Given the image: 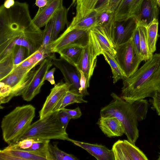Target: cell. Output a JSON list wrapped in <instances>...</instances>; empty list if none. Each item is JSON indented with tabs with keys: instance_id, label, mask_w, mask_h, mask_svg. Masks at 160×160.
<instances>
[{
	"instance_id": "9c48e42d",
	"label": "cell",
	"mask_w": 160,
	"mask_h": 160,
	"mask_svg": "<svg viewBox=\"0 0 160 160\" xmlns=\"http://www.w3.org/2000/svg\"><path fill=\"white\" fill-rule=\"evenodd\" d=\"M89 30H66L56 39L51 42L46 49L51 54L58 53L68 46L75 45L84 47L88 43Z\"/></svg>"
},
{
	"instance_id": "cb8c5ba5",
	"label": "cell",
	"mask_w": 160,
	"mask_h": 160,
	"mask_svg": "<svg viewBox=\"0 0 160 160\" xmlns=\"http://www.w3.org/2000/svg\"><path fill=\"white\" fill-rule=\"evenodd\" d=\"M70 7L66 8L63 6L55 15L51 42L58 38V34L68 24V14Z\"/></svg>"
},
{
	"instance_id": "c3c4849f",
	"label": "cell",
	"mask_w": 160,
	"mask_h": 160,
	"mask_svg": "<svg viewBox=\"0 0 160 160\" xmlns=\"http://www.w3.org/2000/svg\"><path fill=\"white\" fill-rule=\"evenodd\" d=\"M48 0H36L35 4L39 8L44 7L47 3Z\"/></svg>"
},
{
	"instance_id": "5bb4252c",
	"label": "cell",
	"mask_w": 160,
	"mask_h": 160,
	"mask_svg": "<svg viewBox=\"0 0 160 160\" xmlns=\"http://www.w3.org/2000/svg\"><path fill=\"white\" fill-rule=\"evenodd\" d=\"M137 25V21L133 18L126 21H115L112 40L115 48L130 39Z\"/></svg>"
},
{
	"instance_id": "d4e9b609",
	"label": "cell",
	"mask_w": 160,
	"mask_h": 160,
	"mask_svg": "<svg viewBox=\"0 0 160 160\" xmlns=\"http://www.w3.org/2000/svg\"><path fill=\"white\" fill-rule=\"evenodd\" d=\"M158 25V18H155L146 27L148 47L150 52L152 54L156 49V44L159 36Z\"/></svg>"
},
{
	"instance_id": "816d5d0a",
	"label": "cell",
	"mask_w": 160,
	"mask_h": 160,
	"mask_svg": "<svg viewBox=\"0 0 160 160\" xmlns=\"http://www.w3.org/2000/svg\"><path fill=\"white\" fill-rule=\"evenodd\" d=\"M158 160H160V154L159 156V157H158Z\"/></svg>"
},
{
	"instance_id": "3957f363",
	"label": "cell",
	"mask_w": 160,
	"mask_h": 160,
	"mask_svg": "<svg viewBox=\"0 0 160 160\" xmlns=\"http://www.w3.org/2000/svg\"><path fill=\"white\" fill-rule=\"evenodd\" d=\"M35 115V108L31 104L16 107L3 118L2 136L8 145L17 143L27 131Z\"/></svg>"
},
{
	"instance_id": "277c9868",
	"label": "cell",
	"mask_w": 160,
	"mask_h": 160,
	"mask_svg": "<svg viewBox=\"0 0 160 160\" xmlns=\"http://www.w3.org/2000/svg\"><path fill=\"white\" fill-rule=\"evenodd\" d=\"M112 101L101 110V117H114L122 123L128 140L134 144L139 137L138 122L132 103L127 102L112 92Z\"/></svg>"
},
{
	"instance_id": "60d3db41",
	"label": "cell",
	"mask_w": 160,
	"mask_h": 160,
	"mask_svg": "<svg viewBox=\"0 0 160 160\" xmlns=\"http://www.w3.org/2000/svg\"><path fill=\"white\" fill-rule=\"evenodd\" d=\"M152 98L153 106L158 114L160 116V90L156 91Z\"/></svg>"
},
{
	"instance_id": "7a4b0ae2",
	"label": "cell",
	"mask_w": 160,
	"mask_h": 160,
	"mask_svg": "<svg viewBox=\"0 0 160 160\" xmlns=\"http://www.w3.org/2000/svg\"><path fill=\"white\" fill-rule=\"evenodd\" d=\"M122 80L120 97L127 102L152 97L160 90V54H153L132 75Z\"/></svg>"
},
{
	"instance_id": "f907efd6",
	"label": "cell",
	"mask_w": 160,
	"mask_h": 160,
	"mask_svg": "<svg viewBox=\"0 0 160 160\" xmlns=\"http://www.w3.org/2000/svg\"><path fill=\"white\" fill-rule=\"evenodd\" d=\"M157 3L158 6L160 7V0H157Z\"/></svg>"
},
{
	"instance_id": "ffe728a7",
	"label": "cell",
	"mask_w": 160,
	"mask_h": 160,
	"mask_svg": "<svg viewBox=\"0 0 160 160\" xmlns=\"http://www.w3.org/2000/svg\"><path fill=\"white\" fill-rule=\"evenodd\" d=\"M100 13L93 10L88 15L78 21L75 22H71L66 29L71 30L78 29L89 30L97 27Z\"/></svg>"
},
{
	"instance_id": "bcb514c9",
	"label": "cell",
	"mask_w": 160,
	"mask_h": 160,
	"mask_svg": "<svg viewBox=\"0 0 160 160\" xmlns=\"http://www.w3.org/2000/svg\"><path fill=\"white\" fill-rule=\"evenodd\" d=\"M122 0H110L109 8L112 13H114Z\"/></svg>"
},
{
	"instance_id": "83f0119b",
	"label": "cell",
	"mask_w": 160,
	"mask_h": 160,
	"mask_svg": "<svg viewBox=\"0 0 160 160\" xmlns=\"http://www.w3.org/2000/svg\"><path fill=\"white\" fill-rule=\"evenodd\" d=\"M102 54L107 62L109 65L112 74L113 83L115 84L120 79H123L125 77L119 65L114 57L108 52L102 50Z\"/></svg>"
},
{
	"instance_id": "9a60e30c",
	"label": "cell",
	"mask_w": 160,
	"mask_h": 160,
	"mask_svg": "<svg viewBox=\"0 0 160 160\" xmlns=\"http://www.w3.org/2000/svg\"><path fill=\"white\" fill-rule=\"evenodd\" d=\"M63 0H48L47 4L39 8L32 19L39 28L45 26L63 7Z\"/></svg>"
},
{
	"instance_id": "74e56055",
	"label": "cell",
	"mask_w": 160,
	"mask_h": 160,
	"mask_svg": "<svg viewBox=\"0 0 160 160\" xmlns=\"http://www.w3.org/2000/svg\"><path fill=\"white\" fill-rule=\"evenodd\" d=\"M78 70L80 73V89L79 92L84 97L89 94L87 90V89L88 88L87 83V80L82 71L80 70Z\"/></svg>"
},
{
	"instance_id": "f5cc1de1",
	"label": "cell",
	"mask_w": 160,
	"mask_h": 160,
	"mask_svg": "<svg viewBox=\"0 0 160 160\" xmlns=\"http://www.w3.org/2000/svg\"><path fill=\"white\" fill-rule=\"evenodd\" d=\"M155 2L157 3V0H153Z\"/></svg>"
},
{
	"instance_id": "52a82bcc",
	"label": "cell",
	"mask_w": 160,
	"mask_h": 160,
	"mask_svg": "<svg viewBox=\"0 0 160 160\" xmlns=\"http://www.w3.org/2000/svg\"><path fill=\"white\" fill-rule=\"evenodd\" d=\"M35 68L25 69L16 67L9 74L0 80V84L9 86L10 94L4 99L8 102L13 97L22 95L32 79Z\"/></svg>"
},
{
	"instance_id": "d6a6232c",
	"label": "cell",
	"mask_w": 160,
	"mask_h": 160,
	"mask_svg": "<svg viewBox=\"0 0 160 160\" xmlns=\"http://www.w3.org/2000/svg\"><path fill=\"white\" fill-rule=\"evenodd\" d=\"M135 110L138 121L144 119L146 117L148 108V102L143 99L136 101L132 103Z\"/></svg>"
},
{
	"instance_id": "484cf974",
	"label": "cell",
	"mask_w": 160,
	"mask_h": 160,
	"mask_svg": "<svg viewBox=\"0 0 160 160\" xmlns=\"http://www.w3.org/2000/svg\"><path fill=\"white\" fill-rule=\"evenodd\" d=\"M98 0H81L77 3L76 13L72 22H75L85 17L94 10Z\"/></svg>"
},
{
	"instance_id": "e0dca14e",
	"label": "cell",
	"mask_w": 160,
	"mask_h": 160,
	"mask_svg": "<svg viewBox=\"0 0 160 160\" xmlns=\"http://www.w3.org/2000/svg\"><path fill=\"white\" fill-rule=\"evenodd\" d=\"M69 141L85 149L98 160H114L112 149H109L105 146L77 141L70 138Z\"/></svg>"
},
{
	"instance_id": "8992f818",
	"label": "cell",
	"mask_w": 160,
	"mask_h": 160,
	"mask_svg": "<svg viewBox=\"0 0 160 160\" xmlns=\"http://www.w3.org/2000/svg\"><path fill=\"white\" fill-rule=\"evenodd\" d=\"M115 48L116 52L114 58L125 78H128L137 70L142 61L135 50L130 39L116 47Z\"/></svg>"
},
{
	"instance_id": "836d02e7",
	"label": "cell",
	"mask_w": 160,
	"mask_h": 160,
	"mask_svg": "<svg viewBox=\"0 0 160 160\" xmlns=\"http://www.w3.org/2000/svg\"><path fill=\"white\" fill-rule=\"evenodd\" d=\"M55 15L45 26L43 31V41L41 47L46 49L48 45L51 42Z\"/></svg>"
},
{
	"instance_id": "f35d334b",
	"label": "cell",
	"mask_w": 160,
	"mask_h": 160,
	"mask_svg": "<svg viewBox=\"0 0 160 160\" xmlns=\"http://www.w3.org/2000/svg\"><path fill=\"white\" fill-rule=\"evenodd\" d=\"M110 2V0H98L94 10L99 12H101L104 11L110 10L109 8Z\"/></svg>"
},
{
	"instance_id": "681fc988",
	"label": "cell",
	"mask_w": 160,
	"mask_h": 160,
	"mask_svg": "<svg viewBox=\"0 0 160 160\" xmlns=\"http://www.w3.org/2000/svg\"><path fill=\"white\" fill-rule=\"evenodd\" d=\"M81 0H73L72 4H73L76 2V3H79L81 1Z\"/></svg>"
},
{
	"instance_id": "4dcf8cb0",
	"label": "cell",
	"mask_w": 160,
	"mask_h": 160,
	"mask_svg": "<svg viewBox=\"0 0 160 160\" xmlns=\"http://www.w3.org/2000/svg\"><path fill=\"white\" fill-rule=\"evenodd\" d=\"M48 150L52 160H78L77 158L60 150L56 145L49 143Z\"/></svg>"
},
{
	"instance_id": "8d00e7d4",
	"label": "cell",
	"mask_w": 160,
	"mask_h": 160,
	"mask_svg": "<svg viewBox=\"0 0 160 160\" xmlns=\"http://www.w3.org/2000/svg\"><path fill=\"white\" fill-rule=\"evenodd\" d=\"M113 14V13L109 10L100 13L99 16L97 26H102L108 23Z\"/></svg>"
},
{
	"instance_id": "d6986e66",
	"label": "cell",
	"mask_w": 160,
	"mask_h": 160,
	"mask_svg": "<svg viewBox=\"0 0 160 160\" xmlns=\"http://www.w3.org/2000/svg\"><path fill=\"white\" fill-rule=\"evenodd\" d=\"M1 150L22 160H52L49 153L9 149L6 148Z\"/></svg>"
},
{
	"instance_id": "7402d4cb",
	"label": "cell",
	"mask_w": 160,
	"mask_h": 160,
	"mask_svg": "<svg viewBox=\"0 0 160 160\" xmlns=\"http://www.w3.org/2000/svg\"><path fill=\"white\" fill-rule=\"evenodd\" d=\"M93 33L102 50L105 51L114 57L116 54L115 47L101 26L90 29Z\"/></svg>"
},
{
	"instance_id": "ee69618b",
	"label": "cell",
	"mask_w": 160,
	"mask_h": 160,
	"mask_svg": "<svg viewBox=\"0 0 160 160\" xmlns=\"http://www.w3.org/2000/svg\"><path fill=\"white\" fill-rule=\"evenodd\" d=\"M11 88L9 86L0 84V98H5L10 94Z\"/></svg>"
},
{
	"instance_id": "5b68a950",
	"label": "cell",
	"mask_w": 160,
	"mask_h": 160,
	"mask_svg": "<svg viewBox=\"0 0 160 160\" xmlns=\"http://www.w3.org/2000/svg\"><path fill=\"white\" fill-rule=\"evenodd\" d=\"M58 113V111L54 112L31 124L19 141L27 138L69 141L68 134L59 120Z\"/></svg>"
},
{
	"instance_id": "ac0fdd59",
	"label": "cell",
	"mask_w": 160,
	"mask_h": 160,
	"mask_svg": "<svg viewBox=\"0 0 160 160\" xmlns=\"http://www.w3.org/2000/svg\"><path fill=\"white\" fill-rule=\"evenodd\" d=\"M158 10L153 0H144L141 5L137 24L147 27L154 18H158Z\"/></svg>"
},
{
	"instance_id": "2e32d148",
	"label": "cell",
	"mask_w": 160,
	"mask_h": 160,
	"mask_svg": "<svg viewBox=\"0 0 160 160\" xmlns=\"http://www.w3.org/2000/svg\"><path fill=\"white\" fill-rule=\"evenodd\" d=\"M97 124L102 132L108 137H118L124 134L121 122L114 117H101Z\"/></svg>"
},
{
	"instance_id": "f6af8a7d",
	"label": "cell",
	"mask_w": 160,
	"mask_h": 160,
	"mask_svg": "<svg viewBox=\"0 0 160 160\" xmlns=\"http://www.w3.org/2000/svg\"><path fill=\"white\" fill-rule=\"evenodd\" d=\"M0 160H22L21 158L0 151Z\"/></svg>"
},
{
	"instance_id": "b9f144b4",
	"label": "cell",
	"mask_w": 160,
	"mask_h": 160,
	"mask_svg": "<svg viewBox=\"0 0 160 160\" xmlns=\"http://www.w3.org/2000/svg\"><path fill=\"white\" fill-rule=\"evenodd\" d=\"M63 109L68 114L71 119L78 118L82 114L81 109L79 107L73 109H68L65 108Z\"/></svg>"
},
{
	"instance_id": "f546056e",
	"label": "cell",
	"mask_w": 160,
	"mask_h": 160,
	"mask_svg": "<svg viewBox=\"0 0 160 160\" xmlns=\"http://www.w3.org/2000/svg\"><path fill=\"white\" fill-rule=\"evenodd\" d=\"M133 0H122L114 13L115 21L121 22L128 19V12Z\"/></svg>"
},
{
	"instance_id": "d590c367",
	"label": "cell",
	"mask_w": 160,
	"mask_h": 160,
	"mask_svg": "<svg viewBox=\"0 0 160 160\" xmlns=\"http://www.w3.org/2000/svg\"><path fill=\"white\" fill-rule=\"evenodd\" d=\"M130 40L136 52L141 57L140 33L137 24L130 38Z\"/></svg>"
},
{
	"instance_id": "7c38bea8",
	"label": "cell",
	"mask_w": 160,
	"mask_h": 160,
	"mask_svg": "<svg viewBox=\"0 0 160 160\" xmlns=\"http://www.w3.org/2000/svg\"><path fill=\"white\" fill-rule=\"evenodd\" d=\"M70 89L68 83L61 80L51 89L43 105L39 112L40 118H42L54 112L55 108L62 101L66 92Z\"/></svg>"
},
{
	"instance_id": "7bdbcfd3",
	"label": "cell",
	"mask_w": 160,
	"mask_h": 160,
	"mask_svg": "<svg viewBox=\"0 0 160 160\" xmlns=\"http://www.w3.org/2000/svg\"><path fill=\"white\" fill-rule=\"evenodd\" d=\"M56 68H53L50 70H48L46 73L44 78V81H48L52 85L55 84L54 77V74L55 72Z\"/></svg>"
},
{
	"instance_id": "4fadbf2b",
	"label": "cell",
	"mask_w": 160,
	"mask_h": 160,
	"mask_svg": "<svg viewBox=\"0 0 160 160\" xmlns=\"http://www.w3.org/2000/svg\"><path fill=\"white\" fill-rule=\"evenodd\" d=\"M52 61L53 64L61 71L65 82L70 85V89L75 90L79 92L80 73L78 69L61 58H56L54 54Z\"/></svg>"
},
{
	"instance_id": "603a6c76",
	"label": "cell",
	"mask_w": 160,
	"mask_h": 160,
	"mask_svg": "<svg viewBox=\"0 0 160 160\" xmlns=\"http://www.w3.org/2000/svg\"><path fill=\"white\" fill-rule=\"evenodd\" d=\"M51 55V54H50L46 49L41 47L17 67L25 69H33L39 65L44 59Z\"/></svg>"
},
{
	"instance_id": "e575fe53",
	"label": "cell",
	"mask_w": 160,
	"mask_h": 160,
	"mask_svg": "<svg viewBox=\"0 0 160 160\" xmlns=\"http://www.w3.org/2000/svg\"><path fill=\"white\" fill-rule=\"evenodd\" d=\"M144 0H133L129 8L128 19L134 18L137 21L139 18V12Z\"/></svg>"
},
{
	"instance_id": "4316f807",
	"label": "cell",
	"mask_w": 160,
	"mask_h": 160,
	"mask_svg": "<svg viewBox=\"0 0 160 160\" xmlns=\"http://www.w3.org/2000/svg\"><path fill=\"white\" fill-rule=\"evenodd\" d=\"M83 97L77 91L70 89L66 92L62 101L56 106L54 112L58 111L64 108L66 106L75 103L87 102V101L83 99Z\"/></svg>"
},
{
	"instance_id": "30bf717a",
	"label": "cell",
	"mask_w": 160,
	"mask_h": 160,
	"mask_svg": "<svg viewBox=\"0 0 160 160\" xmlns=\"http://www.w3.org/2000/svg\"><path fill=\"white\" fill-rule=\"evenodd\" d=\"M54 54L44 59L35 69L30 83L22 94L24 100L31 101L40 92L42 86L44 83V78L46 72L53 65L52 58Z\"/></svg>"
},
{
	"instance_id": "ab89813d",
	"label": "cell",
	"mask_w": 160,
	"mask_h": 160,
	"mask_svg": "<svg viewBox=\"0 0 160 160\" xmlns=\"http://www.w3.org/2000/svg\"><path fill=\"white\" fill-rule=\"evenodd\" d=\"M58 116L59 120L62 127L66 129L71 119V117L63 109L58 111Z\"/></svg>"
},
{
	"instance_id": "7dc6e473",
	"label": "cell",
	"mask_w": 160,
	"mask_h": 160,
	"mask_svg": "<svg viewBox=\"0 0 160 160\" xmlns=\"http://www.w3.org/2000/svg\"><path fill=\"white\" fill-rule=\"evenodd\" d=\"M15 2L14 0H5L3 5L5 8L9 9L13 6L15 4Z\"/></svg>"
},
{
	"instance_id": "8fae6325",
	"label": "cell",
	"mask_w": 160,
	"mask_h": 160,
	"mask_svg": "<svg viewBox=\"0 0 160 160\" xmlns=\"http://www.w3.org/2000/svg\"><path fill=\"white\" fill-rule=\"evenodd\" d=\"M112 150L114 160H147L148 158L135 144L128 140H119L113 145Z\"/></svg>"
},
{
	"instance_id": "ba28073f",
	"label": "cell",
	"mask_w": 160,
	"mask_h": 160,
	"mask_svg": "<svg viewBox=\"0 0 160 160\" xmlns=\"http://www.w3.org/2000/svg\"><path fill=\"white\" fill-rule=\"evenodd\" d=\"M87 44L83 48L82 55L76 67L82 71L87 80L88 87L96 65L97 57L101 54L102 50L92 31L89 30Z\"/></svg>"
},
{
	"instance_id": "44dd1931",
	"label": "cell",
	"mask_w": 160,
	"mask_h": 160,
	"mask_svg": "<svg viewBox=\"0 0 160 160\" xmlns=\"http://www.w3.org/2000/svg\"><path fill=\"white\" fill-rule=\"evenodd\" d=\"M83 48V47L78 45H70L64 48L58 53L61 58L77 67L82 55Z\"/></svg>"
},
{
	"instance_id": "6da1fadb",
	"label": "cell",
	"mask_w": 160,
	"mask_h": 160,
	"mask_svg": "<svg viewBox=\"0 0 160 160\" xmlns=\"http://www.w3.org/2000/svg\"><path fill=\"white\" fill-rule=\"evenodd\" d=\"M43 31L34 23L26 2L15 1L10 8L0 7V60L16 45L25 47L28 57L42 46Z\"/></svg>"
},
{
	"instance_id": "1f68e13d",
	"label": "cell",
	"mask_w": 160,
	"mask_h": 160,
	"mask_svg": "<svg viewBox=\"0 0 160 160\" xmlns=\"http://www.w3.org/2000/svg\"><path fill=\"white\" fill-rule=\"evenodd\" d=\"M9 54L14 69L28 57L26 48L21 46L16 45Z\"/></svg>"
},
{
	"instance_id": "f1b7e54d",
	"label": "cell",
	"mask_w": 160,
	"mask_h": 160,
	"mask_svg": "<svg viewBox=\"0 0 160 160\" xmlns=\"http://www.w3.org/2000/svg\"><path fill=\"white\" fill-rule=\"evenodd\" d=\"M137 25L138 27L140 33L141 57L142 61L146 62L151 58L153 54L151 53L148 47L146 27Z\"/></svg>"
}]
</instances>
